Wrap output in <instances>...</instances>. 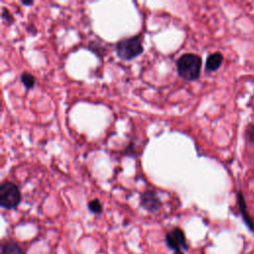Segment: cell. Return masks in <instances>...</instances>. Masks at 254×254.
Returning <instances> with one entry per match:
<instances>
[{
	"instance_id": "obj_1",
	"label": "cell",
	"mask_w": 254,
	"mask_h": 254,
	"mask_svg": "<svg viewBox=\"0 0 254 254\" xmlns=\"http://www.w3.org/2000/svg\"><path fill=\"white\" fill-rule=\"evenodd\" d=\"M201 58L192 53L182 55L177 61V70L181 77L187 80H195L200 74Z\"/></svg>"
},
{
	"instance_id": "obj_2",
	"label": "cell",
	"mask_w": 254,
	"mask_h": 254,
	"mask_svg": "<svg viewBox=\"0 0 254 254\" xmlns=\"http://www.w3.org/2000/svg\"><path fill=\"white\" fill-rule=\"evenodd\" d=\"M116 52L123 60H132L142 54L143 46L139 36L124 38L116 44Z\"/></svg>"
},
{
	"instance_id": "obj_3",
	"label": "cell",
	"mask_w": 254,
	"mask_h": 254,
	"mask_svg": "<svg viewBox=\"0 0 254 254\" xmlns=\"http://www.w3.org/2000/svg\"><path fill=\"white\" fill-rule=\"evenodd\" d=\"M21 201V192L17 185L5 181L0 186V205L6 209H13Z\"/></svg>"
},
{
	"instance_id": "obj_4",
	"label": "cell",
	"mask_w": 254,
	"mask_h": 254,
	"mask_svg": "<svg viewBox=\"0 0 254 254\" xmlns=\"http://www.w3.org/2000/svg\"><path fill=\"white\" fill-rule=\"evenodd\" d=\"M166 243L171 249L175 251L188 248L185 232L179 227L173 228L166 234Z\"/></svg>"
},
{
	"instance_id": "obj_5",
	"label": "cell",
	"mask_w": 254,
	"mask_h": 254,
	"mask_svg": "<svg viewBox=\"0 0 254 254\" xmlns=\"http://www.w3.org/2000/svg\"><path fill=\"white\" fill-rule=\"evenodd\" d=\"M141 205L148 211H157L161 206L162 202L154 190H146L141 194L140 198Z\"/></svg>"
},
{
	"instance_id": "obj_6",
	"label": "cell",
	"mask_w": 254,
	"mask_h": 254,
	"mask_svg": "<svg viewBox=\"0 0 254 254\" xmlns=\"http://www.w3.org/2000/svg\"><path fill=\"white\" fill-rule=\"evenodd\" d=\"M223 62V56L222 54L216 52L210 54L205 62V69L208 71H214L219 68Z\"/></svg>"
},
{
	"instance_id": "obj_7",
	"label": "cell",
	"mask_w": 254,
	"mask_h": 254,
	"mask_svg": "<svg viewBox=\"0 0 254 254\" xmlns=\"http://www.w3.org/2000/svg\"><path fill=\"white\" fill-rule=\"evenodd\" d=\"M237 200H238V205H239L240 211H241V213H242L243 219H244L245 222L248 224V226H249L252 230H254V221L252 220V218L250 217V215H249L248 212H247L245 199H244L243 193H242L241 191H239V192L237 193Z\"/></svg>"
},
{
	"instance_id": "obj_8",
	"label": "cell",
	"mask_w": 254,
	"mask_h": 254,
	"mask_svg": "<svg viewBox=\"0 0 254 254\" xmlns=\"http://www.w3.org/2000/svg\"><path fill=\"white\" fill-rule=\"evenodd\" d=\"M2 254H25V253L17 242L7 241L2 245Z\"/></svg>"
},
{
	"instance_id": "obj_9",
	"label": "cell",
	"mask_w": 254,
	"mask_h": 254,
	"mask_svg": "<svg viewBox=\"0 0 254 254\" xmlns=\"http://www.w3.org/2000/svg\"><path fill=\"white\" fill-rule=\"evenodd\" d=\"M21 81L26 86V88H28V89L33 88L35 86V83H36V79H35L34 75H32L29 72H23L21 74Z\"/></svg>"
},
{
	"instance_id": "obj_10",
	"label": "cell",
	"mask_w": 254,
	"mask_h": 254,
	"mask_svg": "<svg viewBox=\"0 0 254 254\" xmlns=\"http://www.w3.org/2000/svg\"><path fill=\"white\" fill-rule=\"evenodd\" d=\"M88 208L93 213H100L102 211V205L98 199H92L88 202Z\"/></svg>"
},
{
	"instance_id": "obj_11",
	"label": "cell",
	"mask_w": 254,
	"mask_h": 254,
	"mask_svg": "<svg viewBox=\"0 0 254 254\" xmlns=\"http://www.w3.org/2000/svg\"><path fill=\"white\" fill-rule=\"evenodd\" d=\"M2 18L4 19V20H6L8 23H11V22H13V16H12V14L4 7V8H2Z\"/></svg>"
},
{
	"instance_id": "obj_12",
	"label": "cell",
	"mask_w": 254,
	"mask_h": 254,
	"mask_svg": "<svg viewBox=\"0 0 254 254\" xmlns=\"http://www.w3.org/2000/svg\"><path fill=\"white\" fill-rule=\"evenodd\" d=\"M248 137L250 141L254 143V124H252L248 129Z\"/></svg>"
},
{
	"instance_id": "obj_13",
	"label": "cell",
	"mask_w": 254,
	"mask_h": 254,
	"mask_svg": "<svg viewBox=\"0 0 254 254\" xmlns=\"http://www.w3.org/2000/svg\"><path fill=\"white\" fill-rule=\"evenodd\" d=\"M22 4L29 6V5H32V4H33V1H22Z\"/></svg>"
},
{
	"instance_id": "obj_14",
	"label": "cell",
	"mask_w": 254,
	"mask_h": 254,
	"mask_svg": "<svg viewBox=\"0 0 254 254\" xmlns=\"http://www.w3.org/2000/svg\"><path fill=\"white\" fill-rule=\"evenodd\" d=\"M174 254H184L183 252H181V251H176Z\"/></svg>"
}]
</instances>
